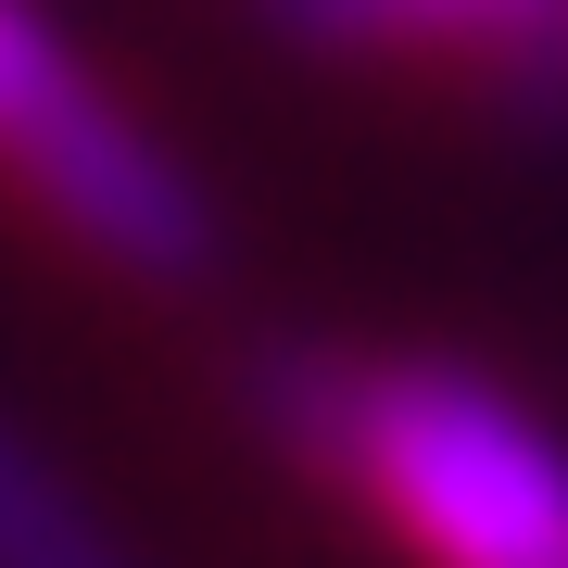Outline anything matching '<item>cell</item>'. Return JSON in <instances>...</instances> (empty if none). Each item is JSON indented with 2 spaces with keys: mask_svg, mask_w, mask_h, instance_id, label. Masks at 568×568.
<instances>
[{
  "mask_svg": "<svg viewBox=\"0 0 568 568\" xmlns=\"http://www.w3.org/2000/svg\"><path fill=\"white\" fill-rule=\"evenodd\" d=\"M265 417L417 568H568V443L544 417H518L480 366L278 354Z\"/></svg>",
  "mask_w": 568,
  "mask_h": 568,
  "instance_id": "cell-1",
  "label": "cell"
},
{
  "mask_svg": "<svg viewBox=\"0 0 568 568\" xmlns=\"http://www.w3.org/2000/svg\"><path fill=\"white\" fill-rule=\"evenodd\" d=\"M0 178H13L63 241H89L102 265H126V278L178 291V278L215 265L203 178H190L140 114L102 102V77L63 51V26L39 13V0H0Z\"/></svg>",
  "mask_w": 568,
  "mask_h": 568,
  "instance_id": "cell-2",
  "label": "cell"
},
{
  "mask_svg": "<svg viewBox=\"0 0 568 568\" xmlns=\"http://www.w3.org/2000/svg\"><path fill=\"white\" fill-rule=\"evenodd\" d=\"M291 51H493L530 89H568V0H253Z\"/></svg>",
  "mask_w": 568,
  "mask_h": 568,
  "instance_id": "cell-3",
  "label": "cell"
},
{
  "mask_svg": "<svg viewBox=\"0 0 568 568\" xmlns=\"http://www.w3.org/2000/svg\"><path fill=\"white\" fill-rule=\"evenodd\" d=\"M0 568H140L13 417H0Z\"/></svg>",
  "mask_w": 568,
  "mask_h": 568,
  "instance_id": "cell-4",
  "label": "cell"
}]
</instances>
